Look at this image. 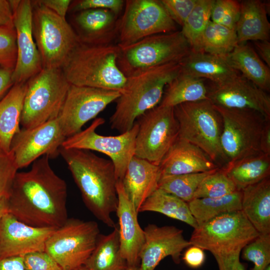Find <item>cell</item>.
<instances>
[{"instance_id":"6da1fadb","label":"cell","mask_w":270,"mask_h":270,"mask_svg":"<svg viewBox=\"0 0 270 270\" xmlns=\"http://www.w3.org/2000/svg\"><path fill=\"white\" fill-rule=\"evenodd\" d=\"M48 156L18 172L7 199L8 212L36 228H58L68 220L67 185L51 168Z\"/></svg>"},{"instance_id":"7a4b0ae2","label":"cell","mask_w":270,"mask_h":270,"mask_svg":"<svg viewBox=\"0 0 270 270\" xmlns=\"http://www.w3.org/2000/svg\"><path fill=\"white\" fill-rule=\"evenodd\" d=\"M60 154L67 164L86 206L98 220L114 228L116 224L111 216L118 204V180L112 162L86 150L61 146Z\"/></svg>"},{"instance_id":"3957f363","label":"cell","mask_w":270,"mask_h":270,"mask_svg":"<svg viewBox=\"0 0 270 270\" xmlns=\"http://www.w3.org/2000/svg\"><path fill=\"white\" fill-rule=\"evenodd\" d=\"M181 70L180 62H172L128 77L110 118L111 128L120 134L131 129L136 120L160 104L166 86Z\"/></svg>"},{"instance_id":"277c9868","label":"cell","mask_w":270,"mask_h":270,"mask_svg":"<svg viewBox=\"0 0 270 270\" xmlns=\"http://www.w3.org/2000/svg\"><path fill=\"white\" fill-rule=\"evenodd\" d=\"M117 43L87 44L79 42L62 68L70 84L122 93L127 78L119 69Z\"/></svg>"},{"instance_id":"5b68a950","label":"cell","mask_w":270,"mask_h":270,"mask_svg":"<svg viewBox=\"0 0 270 270\" xmlns=\"http://www.w3.org/2000/svg\"><path fill=\"white\" fill-rule=\"evenodd\" d=\"M120 48L117 64L126 78L160 66L180 62L192 51L181 30L150 36Z\"/></svg>"},{"instance_id":"8992f818","label":"cell","mask_w":270,"mask_h":270,"mask_svg":"<svg viewBox=\"0 0 270 270\" xmlns=\"http://www.w3.org/2000/svg\"><path fill=\"white\" fill-rule=\"evenodd\" d=\"M70 86L61 68H43L29 79L20 118L22 128L58 118Z\"/></svg>"},{"instance_id":"52a82bcc","label":"cell","mask_w":270,"mask_h":270,"mask_svg":"<svg viewBox=\"0 0 270 270\" xmlns=\"http://www.w3.org/2000/svg\"><path fill=\"white\" fill-rule=\"evenodd\" d=\"M260 234L242 210L219 215L194 228L192 245L210 252L214 258L241 252Z\"/></svg>"},{"instance_id":"ba28073f","label":"cell","mask_w":270,"mask_h":270,"mask_svg":"<svg viewBox=\"0 0 270 270\" xmlns=\"http://www.w3.org/2000/svg\"><path fill=\"white\" fill-rule=\"evenodd\" d=\"M32 34L43 68H61L79 42L72 26L41 4L31 0Z\"/></svg>"},{"instance_id":"9c48e42d","label":"cell","mask_w":270,"mask_h":270,"mask_svg":"<svg viewBox=\"0 0 270 270\" xmlns=\"http://www.w3.org/2000/svg\"><path fill=\"white\" fill-rule=\"evenodd\" d=\"M178 138L202 150L214 162L224 158L220 146L221 116L209 100L182 103L174 107Z\"/></svg>"},{"instance_id":"30bf717a","label":"cell","mask_w":270,"mask_h":270,"mask_svg":"<svg viewBox=\"0 0 270 270\" xmlns=\"http://www.w3.org/2000/svg\"><path fill=\"white\" fill-rule=\"evenodd\" d=\"M100 234L96 222L68 218L48 238L44 251L62 270H74L85 264Z\"/></svg>"},{"instance_id":"8fae6325","label":"cell","mask_w":270,"mask_h":270,"mask_svg":"<svg viewBox=\"0 0 270 270\" xmlns=\"http://www.w3.org/2000/svg\"><path fill=\"white\" fill-rule=\"evenodd\" d=\"M214 106L222 120L220 146L228 162L260 152L262 133L270 120L253 110Z\"/></svg>"},{"instance_id":"7c38bea8","label":"cell","mask_w":270,"mask_h":270,"mask_svg":"<svg viewBox=\"0 0 270 270\" xmlns=\"http://www.w3.org/2000/svg\"><path fill=\"white\" fill-rule=\"evenodd\" d=\"M137 120L134 155L158 166L178 138L174 108L158 104Z\"/></svg>"},{"instance_id":"4fadbf2b","label":"cell","mask_w":270,"mask_h":270,"mask_svg":"<svg viewBox=\"0 0 270 270\" xmlns=\"http://www.w3.org/2000/svg\"><path fill=\"white\" fill-rule=\"evenodd\" d=\"M176 30V23L160 0H127L120 18L117 44L122 47L150 36Z\"/></svg>"},{"instance_id":"5bb4252c","label":"cell","mask_w":270,"mask_h":270,"mask_svg":"<svg viewBox=\"0 0 270 270\" xmlns=\"http://www.w3.org/2000/svg\"><path fill=\"white\" fill-rule=\"evenodd\" d=\"M104 122L103 118H96L85 130L66 138L62 147L94 150L108 156L114 166L118 180H122L130 160L134 156L138 124L136 122L128 131L118 136H106L96 132L97 128Z\"/></svg>"},{"instance_id":"9a60e30c","label":"cell","mask_w":270,"mask_h":270,"mask_svg":"<svg viewBox=\"0 0 270 270\" xmlns=\"http://www.w3.org/2000/svg\"><path fill=\"white\" fill-rule=\"evenodd\" d=\"M120 92L70 84L58 116L66 138L82 127L120 96Z\"/></svg>"},{"instance_id":"2e32d148","label":"cell","mask_w":270,"mask_h":270,"mask_svg":"<svg viewBox=\"0 0 270 270\" xmlns=\"http://www.w3.org/2000/svg\"><path fill=\"white\" fill-rule=\"evenodd\" d=\"M66 138L56 118L32 128L20 129L12 138L10 150L20 169L44 156L56 158Z\"/></svg>"},{"instance_id":"e0dca14e","label":"cell","mask_w":270,"mask_h":270,"mask_svg":"<svg viewBox=\"0 0 270 270\" xmlns=\"http://www.w3.org/2000/svg\"><path fill=\"white\" fill-rule=\"evenodd\" d=\"M16 32L17 58L12 74L14 84L26 82L42 68L41 57L34 40L32 4L30 0H9Z\"/></svg>"},{"instance_id":"ac0fdd59","label":"cell","mask_w":270,"mask_h":270,"mask_svg":"<svg viewBox=\"0 0 270 270\" xmlns=\"http://www.w3.org/2000/svg\"><path fill=\"white\" fill-rule=\"evenodd\" d=\"M144 230V240L140 254L138 270H154L167 256L178 264L183 250L192 246L184 238L182 230L174 226L148 224Z\"/></svg>"},{"instance_id":"d6986e66","label":"cell","mask_w":270,"mask_h":270,"mask_svg":"<svg viewBox=\"0 0 270 270\" xmlns=\"http://www.w3.org/2000/svg\"><path fill=\"white\" fill-rule=\"evenodd\" d=\"M214 86L208 98L214 105L253 110L270 120V96L240 74L224 84Z\"/></svg>"},{"instance_id":"ffe728a7","label":"cell","mask_w":270,"mask_h":270,"mask_svg":"<svg viewBox=\"0 0 270 270\" xmlns=\"http://www.w3.org/2000/svg\"><path fill=\"white\" fill-rule=\"evenodd\" d=\"M56 229L34 227L6 213L0 220V258L44 251L46 242Z\"/></svg>"},{"instance_id":"44dd1931","label":"cell","mask_w":270,"mask_h":270,"mask_svg":"<svg viewBox=\"0 0 270 270\" xmlns=\"http://www.w3.org/2000/svg\"><path fill=\"white\" fill-rule=\"evenodd\" d=\"M71 14L69 23L80 42L92 45L116 43L119 16L105 9H90Z\"/></svg>"},{"instance_id":"7402d4cb","label":"cell","mask_w":270,"mask_h":270,"mask_svg":"<svg viewBox=\"0 0 270 270\" xmlns=\"http://www.w3.org/2000/svg\"><path fill=\"white\" fill-rule=\"evenodd\" d=\"M118 204L116 211L118 224L121 254L128 266H138L140 254L144 240V230L138 220V212L127 196L122 181L116 183Z\"/></svg>"},{"instance_id":"603a6c76","label":"cell","mask_w":270,"mask_h":270,"mask_svg":"<svg viewBox=\"0 0 270 270\" xmlns=\"http://www.w3.org/2000/svg\"><path fill=\"white\" fill-rule=\"evenodd\" d=\"M158 166L160 176L205 172L218 168L202 150L178 138Z\"/></svg>"},{"instance_id":"cb8c5ba5","label":"cell","mask_w":270,"mask_h":270,"mask_svg":"<svg viewBox=\"0 0 270 270\" xmlns=\"http://www.w3.org/2000/svg\"><path fill=\"white\" fill-rule=\"evenodd\" d=\"M160 178L158 166L135 155L132 158L121 181L138 213L146 200L158 188Z\"/></svg>"},{"instance_id":"d4e9b609","label":"cell","mask_w":270,"mask_h":270,"mask_svg":"<svg viewBox=\"0 0 270 270\" xmlns=\"http://www.w3.org/2000/svg\"><path fill=\"white\" fill-rule=\"evenodd\" d=\"M180 64L182 72L209 80L214 85L224 84L240 74L228 63L224 56L204 52L191 51Z\"/></svg>"},{"instance_id":"484cf974","label":"cell","mask_w":270,"mask_h":270,"mask_svg":"<svg viewBox=\"0 0 270 270\" xmlns=\"http://www.w3.org/2000/svg\"><path fill=\"white\" fill-rule=\"evenodd\" d=\"M242 192V211L260 234H270V177Z\"/></svg>"},{"instance_id":"4316f807","label":"cell","mask_w":270,"mask_h":270,"mask_svg":"<svg viewBox=\"0 0 270 270\" xmlns=\"http://www.w3.org/2000/svg\"><path fill=\"white\" fill-rule=\"evenodd\" d=\"M240 4V14L236 27L238 44L248 40H268L270 24L266 4L259 0H242Z\"/></svg>"},{"instance_id":"83f0119b","label":"cell","mask_w":270,"mask_h":270,"mask_svg":"<svg viewBox=\"0 0 270 270\" xmlns=\"http://www.w3.org/2000/svg\"><path fill=\"white\" fill-rule=\"evenodd\" d=\"M26 82L14 84L0 100V152L8 153L20 124Z\"/></svg>"},{"instance_id":"f1b7e54d","label":"cell","mask_w":270,"mask_h":270,"mask_svg":"<svg viewBox=\"0 0 270 270\" xmlns=\"http://www.w3.org/2000/svg\"><path fill=\"white\" fill-rule=\"evenodd\" d=\"M228 63L240 74L267 92L270 89L269 67L254 50L245 44H238L224 56Z\"/></svg>"},{"instance_id":"f546056e","label":"cell","mask_w":270,"mask_h":270,"mask_svg":"<svg viewBox=\"0 0 270 270\" xmlns=\"http://www.w3.org/2000/svg\"><path fill=\"white\" fill-rule=\"evenodd\" d=\"M238 190L270 177V155L262 152L228 162L223 168Z\"/></svg>"},{"instance_id":"4dcf8cb0","label":"cell","mask_w":270,"mask_h":270,"mask_svg":"<svg viewBox=\"0 0 270 270\" xmlns=\"http://www.w3.org/2000/svg\"><path fill=\"white\" fill-rule=\"evenodd\" d=\"M164 90L160 105L174 107L186 102L209 100L204 79L196 77L181 70L168 83Z\"/></svg>"},{"instance_id":"1f68e13d","label":"cell","mask_w":270,"mask_h":270,"mask_svg":"<svg viewBox=\"0 0 270 270\" xmlns=\"http://www.w3.org/2000/svg\"><path fill=\"white\" fill-rule=\"evenodd\" d=\"M84 266L90 270H124L128 267L121 254L118 224L109 234H100Z\"/></svg>"},{"instance_id":"d6a6232c","label":"cell","mask_w":270,"mask_h":270,"mask_svg":"<svg viewBox=\"0 0 270 270\" xmlns=\"http://www.w3.org/2000/svg\"><path fill=\"white\" fill-rule=\"evenodd\" d=\"M153 212L182 222L194 228L198 224L192 216L188 203L158 188L144 202L138 212Z\"/></svg>"},{"instance_id":"836d02e7","label":"cell","mask_w":270,"mask_h":270,"mask_svg":"<svg viewBox=\"0 0 270 270\" xmlns=\"http://www.w3.org/2000/svg\"><path fill=\"white\" fill-rule=\"evenodd\" d=\"M242 190L214 198H194L188 202L198 226L223 214L242 210Z\"/></svg>"},{"instance_id":"e575fe53","label":"cell","mask_w":270,"mask_h":270,"mask_svg":"<svg viewBox=\"0 0 270 270\" xmlns=\"http://www.w3.org/2000/svg\"><path fill=\"white\" fill-rule=\"evenodd\" d=\"M214 0H198L181 30L192 52L201 51L202 34L209 22Z\"/></svg>"},{"instance_id":"d590c367","label":"cell","mask_w":270,"mask_h":270,"mask_svg":"<svg viewBox=\"0 0 270 270\" xmlns=\"http://www.w3.org/2000/svg\"><path fill=\"white\" fill-rule=\"evenodd\" d=\"M238 44L236 30L210 20L202 36L200 52L225 56Z\"/></svg>"},{"instance_id":"8d00e7d4","label":"cell","mask_w":270,"mask_h":270,"mask_svg":"<svg viewBox=\"0 0 270 270\" xmlns=\"http://www.w3.org/2000/svg\"><path fill=\"white\" fill-rule=\"evenodd\" d=\"M218 168L202 172L162 176L158 188L188 203L194 199V192L204 178Z\"/></svg>"},{"instance_id":"74e56055","label":"cell","mask_w":270,"mask_h":270,"mask_svg":"<svg viewBox=\"0 0 270 270\" xmlns=\"http://www.w3.org/2000/svg\"><path fill=\"white\" fill-rule=\"evenodd\" d=\"M236 190H238L224 169L218 168L204 178L194 192V198H218Z\"/></svg>"},{"instance_id":"f35d334b","label":"cell","mask_w":270,"mask_h":270,"mask_svg":"<svg viewBox=\"0 0 270 270\" xmlns=\"http://www.w3.org/2000/svg\"><path fill=\"white\" fill-rule=\"evenodd\" d=\"M242 252V258L254 264L250 270H266L270 265V234H260Z\"/></svg>"},{"instance_id":"ab89813d","label":"cell","mask_w":270,"mask_h":270,"mask_svg":"<svg viewBox=\"0 0 270 270\" xmlns=\"http://www.w3.org/2000/svg\"><path fill=\"white\" fill-rule=\"evenodd\" d=\"M240 10V2L234 0H216L214 4L211 21L236 30Z\"/></svg>"},{"instance_id":"60d3db41","label":"cell","mask_w":270,"mask_h":270,"mask_svg":"<svg viewBox=\"0 0 270 270\" xmlns=\"http://www.w3.org/2000/svg\"><path fill=\"white\" fill-rule=\"evenodd\" d=\"M16 58V32L14 26H0V67L14 70Z\"/></svg>"},{"instance_id":"b9f144b4","label":"cell","mask_w":270,"mask_h":270,"mask_svg":"<svg viewBox=\"0 0 270 270\" xmlns=\"http://www.w3.org/2000/svg\"><path fill=\"white\" fill-rule=\"evenodd\" d=\"M18 170L12 152H0V199L8 198Z\"/></svg>"},{"instance_id":"7bdbcfd3","label":"cell","mask_w":270,"mask_h":270,"mask_svg":"<svg viewBox=\"0 0 270 270\" xmlns=\"http://www.w3.org/2000/svg\"><path fill=\"white\" fill-rule=\"evenodd\" d=\"M125 4L122 0H72L68 12L73 14L90 9H105L119 16Z\"/></svg>"},{"instance_id":"ee69618b","label":"cell","mask_w":270,"mask_h":270,"mask_svg":"<svg viewBox=\"0 0 270 270\" xmlns=\"http://www.w3.org/2000/svg\"><path fill=\"white\" fill-rule=\"evenodd\" d=\"M160 2L172 20L182 27L198 0H160Z\"/></svg>"},{"instance_id":"f6af8a7d","label":"cell","mask_w":270,"mask_h":270,"mask_svg":"<svg viewBox=\"0 0 270 270\" xmlns=\"http://www.w3.org/2000/svg\"><path fill=\"white\" fill-rule=\"evenodd\" d=\"M25 270H62L57 262L45 251L23 256Z\"/></svg>"},{"instance_id":"bcb514c9","label":"cell","mask_w":270,"mask_h":270,"mask_svg":"<svg viewBox=\"0 0 270 270\" xmlns=\"http://www.w3.org/2000/svg\"><path fill=\"white\" fill-rule=\"evenodd\" d=\"M184 262L192 268L201 266L205 260V254L202 248L192 245L188 248L182 256Z\"/></svg>"},{"instance_id":"7dc6e473","label":"cell","mask_w":270,"mask_h":270,"mask_svg":"<svg viewBox=\"0 0 270 270\" xmlns=\"http://www.w3.org/2000/svg\"><path fill=\"white\" fill-rule=\"evenodd\" d=\"M240 252L214 258L219 270H244L240 260Z\"/></svg>"},{"instance_id":"c3c4849f","label":"cell","mask_w":270,"mask_h":270,"mask_svg":"<svg viewBox=\"0 0 270 270\" xmlns=\"http://www.w3.org/2000/svg\"><path fill=\"white\" fill-rule=\"evenodd\" d=\"M38 2L60 16L66 18L70 5V0H38Z\"/></svg>"},{"instance_id":"681fc988","label":"cell","mask_w":270,"mask_h":270,"mask_svg":"<svg viewBox=\"0 0 270 270\" xmlns=\"http://www.w3.org/2000/svg\"><path fill=\"white\" fill-rule=\"evenodd\" d=\"M14 26L13 12L9 0H0V26Z\"/></svg>"},{"instance_id":"f907efd6","label":"cell","mask_w":270,"mask_h":270,"mask_svg":"<svg viewBox=\"0 0 270 270\" xmlns=\"http://www.w3.org/2000/svg\"><path fill=\"white\" fill-rule=\"evenodd\" d=\"M13 70L0 67V100L14 84L12 80Z\"/></svg>"},{"instance_id":"816d5d0a","label":"cell","mask_w":270,"mask_h":270,"mask_svg":"<svg viewBox=\"0 0 270 270\" xmlns=\"http://www.w3.org/2000/svg\"><path fill=\"white\" fill-rule=\"evenodd\" d=\"M0 270H25L23 256L0 258Z\"/></svg>"},{"instance_id":"f5cc1de1","label":"cell","mask_w":270,"mask_h":270,"mask_svg":"<svg viewBox=\"0 0 270 270\" xmlns=\"http://www.w3.org/2000/svg\"><path fill=\"white\" fill-rule=\"evenodd\" d=\"M254 46L258 56L266 66H270V42L268 40L254 42Z\"/></svg>"},{"instance_id":"db71d44e","label":"cell","mask_w":270,"mask_h":270,"mask_svg":"<svg viewBox=\"0 0 270 270\" xmlns=\"http://www.w3.org/2000/svg\"><path fill=\"white\" fill-rule=\"evenodd\" d=\"M261 152L270 155V124L267 121L264 127L260 140Z\"/></svg>"},{"instance_id":"11a10c76","label":"cell","mask_w":270,"mask_h":270,"mask_svg":"<svg viewBox=\"0 0 270 270\" xmlns=\"http://www.w3.org/2000/svg\"><path fill=\"white\" fill-rule=\"evenodd\" d=\"M6 198L0 199V220L2 216L8 212V204Z\"/></svg>"},{"instance_id":"9f6ffc18","label":"cell","mask_w":270,"mask_h":270,"mask_svg":"<svg viewBox=\"0 0 270 270\" xmlns=\"http://www.w3.org/2000/svg\"><path fill=\"white\" fill-rule=\"evenodd\" d=\"M74 270H90L86 266H81Z\"/></svg>"},{"instance_id":"6f0895ef","label":"cell","mask_w":270,"mask_h":270,"mask_svg":"<svg viewBox=\"0 0 270 270\" xmlns=\"http://www.w3.org/2000/svg\"><path fill=\"white\" fill-rule=\"evenodd\" d=\"M124 270H138V266H136V267L128 266Z\"/></svg>"},{"instance_id":"680465c9","label":"cell","mask_w":270,"mask_h":270,"mask_svg":"<svg viewBox=\"0 0 270 270\" xmlns=\"http://www.w3.org/2000/svg\"><path fill=\"white\" fill-rule=\"evenodd\" d=\"M266 270H270V265L266 268Z\"/></svg>"}]
</instances>
